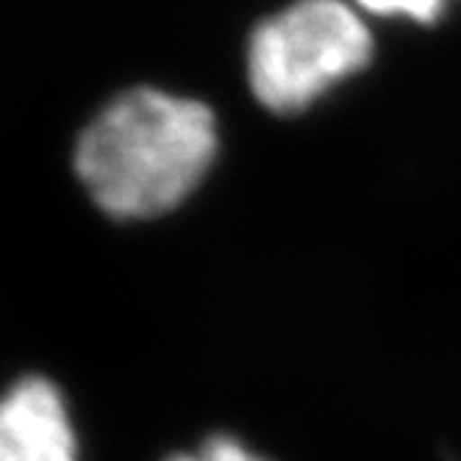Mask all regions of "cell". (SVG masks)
Returning a JSON list of instances; mask_svg holds the SVG:
<instances>
[{"label": "cell", "instance_id": "obj_3", "mask_svg": "<svg viewBox=\"0 0 461 461\" xmlns=\"http://www.w3.org/2000/svg\"><path fill=\"white\" fill-rule=\"evenodd\" d=\"M0 461H78L61 392L31 375L0 398Z\"/></svg>", "mask_w": 461, "mask_h": 461}, {"label": "cell", "instance_id": "obj_2", "mask_svg": "<svg viewBox=\"0 0 461 461\" xmlns=\"http://www.w3.org/2000/svg\"><path fill=\"white\" fill-rule=\"evenodd\" d=\"M373 56L367 23L337 0H309L258 23L248 45V81L261 106L289 114L312 106Z\"/></svg>", "mask_w": 461, "mask_h": 461}, {"label": "cell", "instance_id": "obj_1", "mask_svg": "<svg viewBox=\"0 0 461 461\" xmlns=\"http://www.w3.org/2000/svg\"><path fill=\"white\" fill-rule=\"evenodd\" d=\"M214 156L217 122L206 104L140 86L86 125L76 148V170L104 212L134 220L184 203Z\"/></svg>", "mask_w": 461, "mask_h": 461}, {"label": "cell", "instance_id": "obj_5", "mask_svg": "<svg viewBox=\"0 0 461 461\" xmlns=\"http://www.w3.org/2000/svg\"><path fill=\"white\" fill-rule=\"evenodd\" d=\"M361 9H370L373 14H409V17H414V20H420V23H428V20H437V14L445 9L442 4H365Z\"/></svg>", "mask_w": 461, "mask_h": 461}, {"label": "cell", "instance_id": "obj_4", "mask_svg": "<svg viewBox=\"0 0 461 461\" xmlns=\"http://www.w3.org/2000/svg\"><path fill=\"white\" fill-rule=\"evenodd\" d=\"M170 461H265L230 437H212L194 456H173Z\"/></svg>", "mask_w": 461, "mask_h": 461}]
</instances>
